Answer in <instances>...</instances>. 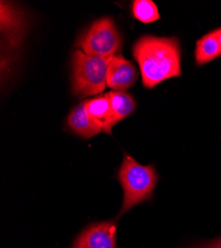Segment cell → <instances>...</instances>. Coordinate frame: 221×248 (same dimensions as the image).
Instances as JSON below:
<instances>
[{"instance_id":"9","label":"cell","mask_w":221,"mask_h":248,"mask_svg":"<svg viewBox=\"0 0 221 248\" xmlns=\"http://www.w3.org/2000/svg\"><path fill=\"white\" fill-rule=\"evenodd\" d=\"M195 63L203 66L221 56V47L215 30L200 38L195 46Z\"/></svg>"},{"instance_id":"6","label":"cell","mask_w":221,"mask_h":248,"mask_svg":"<svg viewBox=\"0 0 221 248\" xmlns=\"http://www.w3.org/2000/svg\"><path fill=\"white\" fill-rule=\"evenodd\" d=\"M138 73L130 61L115 55L107 71V87L115 92H125L135 85Z\"/></svg>"},{"instance_id":"11","label":"cell","mask_w":221,"mask_h":248,"mask_svg":"<svg viewBox=\"0 0 221 248\" xmlns=\"http://www.w3.org/2000/svg\"><path fill=\"white\" fill-rule=\"evenodd\" d=\"M132 14L143 23H152L160 19L158 8L151 0H135L132 4Z\"/></svg>"},{"instance_id":"1","label":"cell","mask_w":221,"mask_h":248,"mask_svg":"<svg viewBox=\"0 0 221 248\" xmlns=\"http://www.w3.org/2000/svg\"><path fill=\"white\" fill-rule=\"evenodd\" d=\"M132 53L141 71L143 86L147 89L182 75L179 41L177 37L143 36L134 44Z\"/></svg>"},{"instance_id":"2","label":"cell","mask_w":221,"mask_h":248,"mask_svg":"<svg viewBox=\"0 0 221 248\" xmlns=\"http://www.w3.org/2000/svg\"><path fill=\"white\" fill-rule=\"evenodd\" d=\"M116 177L123 190V203L116 219L137 204L151 201L159 181L155 165L143 166L125 152Z\"/></svg>"},{"instance_id":"4","label":"cell","mask_w":221,"mask_h":248,"mask_svg":"<svg viewBox=\"0 0 221 248\" xmlns=\"http://www.w3.org/2000/svg\"><path fill=\"white\" fill-rule=\"evenodd\" d=\"M84 53L96 57H113L122 47V38L109 17L95 21L76 41Z\"/></svg>"},{"instance_id":"13","label":"cell","mask_w":221,"mask_h":248,"mask_svg":"<svg viewBox=\"0 0 221 248\" xmlns=\"http://www.w3.org/2000/svg\"><path fill=\"white\" fill-rule=\"evenodd\" d=\"M216 32V35H217V38H218V41H219V44H220V47H221V28L215 30Z\"/></svg>"},{"instance_id":"8","label":"cell","mask_w":221,"mask_h":248,"mask_svg":"<svg viewBox=\"0 0 221 248\" xmlns=\"http://www.w3.org/2000/svg\"><path fill=\"white\" fill-rule=\"evenodd\" d=\"M84 105L88 113L102 123L104 132L111 134V129L114 125L112 109L107 93L94 98L87 99L84 101Z\"/></svg>"},{"instance_id":"10","label":"cell","mask_w":221,"mask_h":248,"mask_svg":"<svg viewBox=\"0 0 221 248\" xmlns=\"http://www.w3.org/2000/svg\"><path fill=\"white\" fill-rule=\"evenodd\" d=\"M113 115V125L125 119L133 113L136 108L134 98L125 92H109L107 93Z\"/></svg>"},{"instance_id":"7","label":"cell","mask_w":221,"mask_h":248,"mask_svg":"<svg viewBox=\"0 0 221 248\" xmlns=\"http://www.w3.org/2000/svg\"><path fill=\"white\" fill-rule=\"evenodd\" d=\"M67 125L74 134L83 139H89L104 132L102 123L88 113L84 102L70 112L67 118Z\"/></svg>"},{"instance_id":"5","label":"cell","mask_w":221,"mask_h":248,"mask_svg":"<svg viewBox=\"0 0 221 248\" xmlns=\"http://www.w3.org/2000/svg\"><path fill=\"white\" fill-rule=\"evenodd\" d=\"M115 219L88 224L74 238L72 248H117Z\"/></svg>"},{"instance_id":"12","label":"cell","mask_w":221,"mask_h":248,"mask_svg":"<svg viewBox=\"0 0 221 248\" xmlns=\"http://www.w3.org/2000/svg\"><path fill=\"white\" fill-rule=\"evenodd\" d=\"M192 248H221V236H218L212 240L195 244Z\"/></svg>"},{"instance_id":"3","label":"cell","mask_w":221,"mask_h":248,"mask_svg":"<svg viewBox=\"0 0 221 248\" xmlns=\"http://www.w3.org/2000/svg\"><path fill=\"white\" fill-rule=\"evenodd\" d=\"M113 57H96L75 50L73 55V93L88 97L103 93L107 86V71Z\"/></svg>"}]
</instances>
